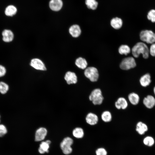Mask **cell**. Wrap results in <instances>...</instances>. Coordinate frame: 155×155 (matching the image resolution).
Wrapping results in <instances>:
<instances>
[{"mask_svg": "<svg viewBox=\"0 0 155 155\" xmlns=\"http://www.w3.org/2000/svg\"><path fill=\"white\" fill-rule=\"evenodd\" d=\"M131 52L133 56L137 58L141 54L143 58L148 59L149 56V48L146 43L142 42L136 43L131 49Z\"/></svg>", "mask_w": 155, "mask_h": 155, "instance_id": "obj_1", "label": "cell"}, {"mask_svg": "<svg viewBox=\"0 0 155 155\" xmlns=\"http://www.w3.org/2000/svg\"><path fill=\"white\" fill-rule=\"evenodd\" d=\"M140 39L142 42L151 44L155 43V33L152 30H144L140 34Z\"/></svg>", "mask_w": 155, "mask_h": 155, "instance_id": "obj_2", "label": "cell"}, {"mask_svg": "<svg viewBox=\"0 0 155 155\" xmlns=\"http://www.w3.org/2000/svg\"><path fill=\"white\" fill-rule=\"evenodd\" d=\"M89 99L94 105L101 104L104 98L100 89L96 88L93 90L89 96Z\"/></svg>", "mask_w": 155, "mask_h": 155, "instance_id": "obj_3", "label": "cell"}, {"mask_svg": "<svg viewBox=\"0 0 155 155\" xmlns=\"http://www.w3.org/2000/svg\"><path fill=\"white\" fill-rule=\"evenodd\" d=\"M84 75L92 82H95L98 79L99 75L98 69L93 67H90L85 69Z\"/></svg>", "mask_w": 155, "mask_h": 155, "instance_id": "obj_4", "label": "cell"}, {"mask_svg": "<svg viewBox=\"0 0 155 155\" xmlns=\"http://www.w3.org/2000/svg\"><path fill=\"white\" fill-rule=\"evenodd\" d=\"M136 64L134 58L128 57L124 58L120 65V68L123 70H127L134 68Z\"/></svg>", "mask_w": 155, "mask_h": 155, "instance_id": "obj_5", "label": "cell"}, {"mask_svg": "<svg viewBox=\"0 0 155 155\" xmlns=\"http://www.w3.org/2000/svg\"><path fill=\"white\" fill-rule=\"evenodd\" d=\"M73 142L72 139L69 137L63 139L60 144V147L63 153L65 154L71 153L72 150L71 146Z\"/></svg>", "mask_w": 155, "mask_h": 155, "instance_id": "obj_6", "label": "cell"}, {"mask_svg": "<svg viewBox=\"0 0 155 155\" xmlns=\"http://www.w3.org/2000/svg\"><path fill=\"white\" fill-rule=\"evenodd\" d=\"M30 65L35 69L45 71L46 68L43 62L38 58L32 59L30 62Z\"/></svg>", "mask_w": 155, "mask_h": 155, "instance_id": "obj_7", "label": "cell"}, {"mask_svg": "<svg viewBox=\"0 0 155 155\" xmlns=\"http://www.w3.org/2000/svg\"><path fill=\"white\" fill-rule=\"evenodd\" d=\"M64 79L68 84H75L78 81L77 76L75 73L70 71L67 72L65 75Z\"/></svg>", "mask_w": 155, "mask_h": 155, "instance_id": "obj_8", "label": "cell"}, {"mask_svg": "<svg viewBox=\"0 0 155 155\" xmlns=\"http://www.w3.org/2000/svg\"><path fill=\"white\" fill-rule=\"evenodd\" d=\"M143 103L147 108H152L155 105V98L151 95H148L144 98Z\"/></svg>", "mask_w": 155, "mask_h": 155, "instance_id": "obj_9", "label": "cell"}, {"mask_svg": "<svg viewBox=\"0 0 155 155\" xmlns=\"http://www.w3.org/2000/svg\"><path fill=\"white\" fill-rule=\"evenodd\" d=\"M47 133V130L45 128L41 127L38 128L36 132L35 141H40L43 140L45 138Z\"/></svg>", "mask_w": 155, "mask_h": 155, "instance_id": "obj_10", "label": "cell"}, {"mask_svg": "<svg viewBox=\"0 0 155 155\" xmlns=\"http://www.w3.org/2000/svg\"><path fill=\"white\" fill-rule=\"evenodd\" d=\"M3 40L5 42H9L12 41L14 36L13 32L9 29L4 30L2 33Z\"/></svg>", "mask_w": 155, "mask_h": 155, "instance_id": "obj_11", "label": "cell"}, {"mask_svg": "<svg viewBox=\"0 0 155 155\" xmlns=\"http://www.w3.org/2000/svg\"><path fill=\"white\" fill-rule=\"evenodd\" d=\"M86 120L88 124L94 125L98 123V116L95 114L90 113L87 115L86 117Z\"/></svg>", "mask_w": 155, "mask_h": 155, "instance_id": "obj_12", "label": "cell"}, {"mask_svg": "<svg viewBox=\"0 0 155 155\" xmlns=\"http://www.w3.org/2000/svg\"><path fill=\"white\" fill-rule=\"evenodd\" d=\"M50 8L52 10L57 11L62 8L63 2L61 0H51L49 3Z\"/></svg>", "mask_w": 155, "mask_h": 155, "instance_id": "obj_13", "label": "cell"}, {"mask_svg": "<svg viewBox=\"0 0 155 155\" xmlns=\"http://www.w3.org/2000/svg\"><path fill=\"white\" fill-rule=\"evenodd\" d=\"M69 32L71 36L74 38H77L80 36L81 30L80 26L77 24L71 26L69 28Z\"/></svg>", "mask_w": 155, "mask_h": 155, "instance_id": "obj_14", "label": "cell"}, {"mask_svg": "<svg viewBox=\"0 0 155 155\" xmlns=\"http://www.w3.org/2000/svg\"><path fill=\"white\" fill-rule=\"evenodd\" d=\"M151 82V77L149 73H146L142 76L140 79V85L143 87L148 86Z\"/></svg>", "mask_w": 155, "mask_h": 155, "instance_id": "obj_15", "label": "cell"}, {"mask_svg": "<svg viewBox=\"0 0 155 155\" xmlns=\"http://www.w3.org/2000/svg\"><path fill=\"white\" fill-rule=\"evenodd\" d=\"M128 104L126 99L122 97L119 98L115 103L116 107L118 109H126L128 106Z\"/></svg>", "mask_w": 155, "mask_h": 155, "instance_id": "obj_16", "label": "cell"}, {"mask_svg": "<svg viewBox=\"0 0 155 155\" xmlns=\"http://www.w3.org/2000/svg\"><path fill=\"white\" fill-rule=\"evenodd\" d=\"M148 130V127L145 123L141 121H139L137 123L136 130L139 134L142 135L144 134Z\"/></svg>", "mask_w": 155, "mask_h": 155, "instance_id": "obj_17", "label": "cell"}, {"mask_svg": "<svg viewBox=\"0 0 155 155\" xmlns=\"http://www.w3.org/2000/svg\"><path fill=\"white\" fill-rule=\"evenodd\" d=\"M110 24L114 28L119 29L122 26L123 21L121 18L117 17L111 20Z\"/></svg>", "mask_w": 155, "mask_h": 155, "instance_id": "obj_18", "label": "cell"}, {"mask_svg": "<svg viewBox=\"0 0 155 155\" xmlns=\"http://www.w3.org/2000/svg\"><path fill=\"white\" fill-rule=\"evenodd\" d=\"M51 141L49 140L42 142L40 144V147L38 149L39 152L41 154H44L45 152H48L49 145Z\"/></svg>", "mask_w": 155, "mask_h": 155, "instance_id": "obj_19", "label": "cell"}, {"mask_svg": "<svg viewBox=\"0 0 155 155\" xmlns=\"http://www.w3.org/2000/svg\"><path fill=\"white\" fill-rule=\"evenodd\" d=\"M128 98L130 102L133 105L138 104L140 101V97L136 93L132 92L129 94Z\"/></svg>", "mask_w": 155, "mask_h": 155, "instance_id": "obj_20", "label": "cell"}, {"mask_svg": "<svg viewBox=\"0 0 155 155\" xmlns=\"http://www.w3.org/2000/svg\"><path fill=\"white\" fill-rule=\"evenodd\" d=\"M17 11V9L15 6L13 5H10L6 8L5 13L7 16H12L16 14Z\"/></svg>", "mask_w": 155, "mask_h": 155, "instance_id": "obj_21", "label": "cell"}, {"mask_svg": "<svg viewBox=\"0 0 155 155\" xmlns=\"http://www.w3.org/2000/svg\"><path fill=\"white\" fill-rule=\"evenodd\" d=\"M75 64L78 68L82 69H86L88 65L86 60L82 57H79L76 60Z\"/></svg>", "mask_w": 155, "mask_h": 155, "instance_id": "obj_22", "label": "cell"}, {"mask_svg": "<svg viewBox=\"0 0 155 155\" xmlns=\"http://www.w3.org/2000/svg\"><path fill=\"white\" fill-rule=\"evenodd\" d=\"M73 136L77 138H81L84 135V132L83 129L81 127H76L72 132Z\"/></svg>", "mask_w": 155, "mask_h": 155, "instance_id": "obj_23", "label": "cell"}, {"mask_svg": "<svg viewBox=\"0 0 155 155\" xmlns=\"http://www.w3.org/2000/svg\"><path fill=\"white\" fill-rule=\"evenodd\" d=\"M85 3L88 9L93 10L96 9L98 5L96 0H86Z\"/></svg>", "mask_w": 155, "mask_h": 155, "instance_id": "obj_24", "label": "cell"}, {"mask_svg": "<svg viewBox=\"0 0 155 155\" xmlns=\"http://www.w3.org/2000/svg\"><path fill=\"white\" fill-rule=\"evenodd\" d=\"M118 51L121 55H127L130 52L131 49L127 45H122L119 47Z\"/></svg>", "mask_w": 155, "mask_h": 155, "instance_id": "obj_25", "label": "cell"}, {"mask_svg": "<svg viewBox=\"0 0 155 155\" xmlns=\"http://www.w3.org/2000/svg\"><path fill=\"white\" fill-rule=\"evenodd\" d=\"M101 118L102 120L105 122H108L112 119V115L109 111H105L102 114Z\"/></svg>", "mask_w": 155, "mask_h": 155, "instance_id": "obj_26", "label": "cell"}, {"mask_svg": "<svg viewBox=\"0 0 155 155\" xmlns=\"http://www.w3.org/2000/svg\"><path fill=\"white\" fill-rule=\"evenodd\" d=\"M9 88V85L7 83L0 82V93L3 94H5L8 91Z\"/></svg>", "mask_w": 155, "mask_h": 155, "instance_id": "obj_27", "label": "cell"}, {"mask_svg": "<svg viewBox=\"0 0 155 155\" xmlns=\"http://www.w3.org/2000/svg\"><path fill=\"white\" fill-rule=\"evenodd\" d=\"M143 142L146 145L151 146L154 144V140L152 137L150 136H147L144 138Z\"/></svg>", "mask_w": 155, "mask_h": 155, "instance_id": "obj_28", "label": "cell"}, {"mask_svg": "<svg viewBox=\"0 0 155 155\" xmlns=\"http://www.w3.org/2000/svg\"><path fill=\"white\" fill-rule=\"evenodd\" d=\"M147 18L152 23H155V10L152 9L148 13Z\"/></svg>", "mask_w": 155, "mask_h": 155, "instance_id": "obj_29", "label": "cell"}, {"mask_svg": "<svg viewBox=\"0 0 155 155\" xmlns=\"http://www.w3.org/2000/svg\"><path fill=\"white\" fill-rule=\"evenodd\" d=\"M96 155H107L106 150L104 148L100 147L97 148L95 151Z\"/></svg>", "mask_w": 155, "mask_h": 155, "instance_id": "obj_30", "label": "cell"}, {"mask_svg": "<svg viewBox=\"0 0 155 155\" xmlns=\"http://www.w3.org/2000/svg\"><path fill=\"white\" fill-rule=\"evenodd\" d=\"M7 132V130L5 125L0 124V137L3 136Z\"/></svg>", "mask_w": 155, "mask_h": 155, "instance_id": "obj_31", "label": "cell"}, {"mask_svg": "<svg viewBox=\"0 0 155 155\" xmlns=\"http://www.w3.org/2000/svg\"><path fill=\"white\" fill-rule=\"evenodd\" d=\"M149 48V53L151 56L155 57V43L151 44Z\"/></svg>", "mask_w": 155, "mask_h": 155, "instance_id": "obj_32", "label": "cell"}, {"mask_svg": "<svg viewBox=\"0 0 155 155\" xmlns=\"http://www.w3.org/2000/svg\"><path fill=\"white\" fill-rule=\"evenodd\" d=\"M6 72L5 68L3 65H0V77L4 76Z\"/></svg>", "mask_w": 155, "mask_h": 155, "instance_id": "obj_33", "label": "cell"}, {"mask_svg": "<svg viewBox=\"0 0 155 155\" xmlns=\"http://www.w3.org/2000/svg\"><path fill=\"white\" fill-rule=\"evenodd\" d=\"M153 92H154V94L155 95V86L154 88Z\"/></svg>", "mask_w": 155, "mask_h": 155, "instance_id": "obj_34", "label": "cell"}, {"mask_svg": "<svg viewBox=\"0 0 155 155\" xmlns=\"http://www.w3.org/2000/svg\"><path fill=\"white\" fill-rule=\"evenodd\" d=\"M0 118H1V115H0Z\"/></svg>", "mask_w": 155, "mask_h": 155, "instance_id": "obj_35", "label": "cell"}, {"mask_svg": "<svg viewBox=\"0 0 155 155\" xmlns=\"http://www.w3.org/2000/svg\"><path fill=\"white\" fill-rule=\"evenodd\" d=\"M1 120H0V123Z\"/></svg>", "mask_w": 155, "mask_h": 155, "instance_id": "obj_36", "label": "cell"}]
</instances>
